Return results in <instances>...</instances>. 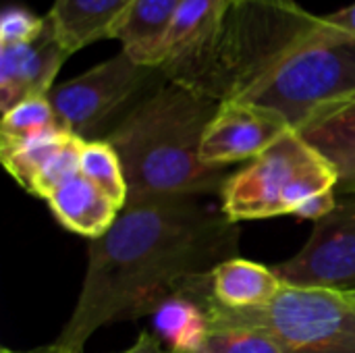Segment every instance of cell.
<instances>
[{
    "mask_svg": "<svg viewBox=\"0 0 355 353\" xmlns=\"http://www.w3.org/2000/svg\"><path fill=\"white\" fill-rule=\"evenodd\" d=\"M181 2L183 0H133L116 23L110 40H119L123 52L137 64L158 69L164 40Z\"/></svg>",
    "mask_w": 355,
    "mask_h": 353,
    "instance_id": "cell-15",
    "label": "cell"
},
{
    "mask_svg": "<svg viewBox=\"0 0 355 353\" xmlns=\"http://www.w3.org/2000/svg\"><path fill=\"white\" fill-rule=\"evenodd\" d=\"M272 266L231 258L210 273V300L225 310H256L268 306L283 289Z\"/></svg>",
    "mask_w": 355,
    "mask_h": 353,
    "instance_id": "cell-16",
    "label": "cell"
},
{
    "mask_svg": "<svg viewBox=\"0 0 355 353\" xmlns=\"http://www.w3.org/2000/svg\"><path fill=\"white\" fill-rule=\"evenodd\" d=\"M79 171L100 187L121 210L127 206L129 189L121 156L106 139L83 141L79 154Z\"/></svg>",
    "mask_w": 355,
    "mask_h": 353,
    "instance_id": "cell-18",
    "label": "cell"
},
{
    "mask_svg": "<svg viewBox=\"0 0 355 353\" xmlns=\"http://www.w3.org/2000/svg\"><path fill=\"white\" fill-rule=\"evenodd\" d=\"M114 353H168V352H166V347L162 345V341L158 339V335H156L154 331H144L131 347H127V350H123V352H114Z\"/></svg>",
    "mask_w": 355,
    "mask_h": 353,
    "instance_id": "cell-26",
    "label": "cell"
},
{
    "mask_svg": "<svg viewBox=\"0 0 355 353\" xmlns=\"http://www.w3.org/2000/svg\"><path fill=\"white\" fill-rule=\"evenodd\" d=\"M58 129H64L58 123V117L52 108L48 96L27 98L6 112H2L0 127V152L21 148L40 137H46Z\"/></svg>",
    "mask_w": 355,
    "mask_h": 353,
    "instance_id": "cell-17",
    "label": "cell"
},
{
    "mask_svg": "<svg viewBox=\"0 0 355 353\" xmlns=\"http://www.w3.org/2000/svg\"><path fill=\"white\" fill-rule=\"evenodd\" d=\"M322 21L339 31H345V33H352L355 35V2L341 8V10H335V12H329L322 17Z\"/></svg>",
    "mask_w": 355,
    "mask_h": 353,
    "instance_id": "cell-25",
    "label": "cell"
},
{
    "mask_svg": "<svg viewBox=\"0 0 355 353\" xmlns=\"http://www.w3.org/2000/svg\"><path fill=\"white\" fill-rule=\"evenodd\" d=\"M322 19L295 0H225L200 37L160 73L218 102L241 98Z\"/></svg>",
    "mask_w": 355,
    "mask_h": 353,
    "instance_id": "cell-3",
    "label": "cell"
},
{
    "mask_svg": "<svg viewBox=\"0 0 355 353\" xmlns=\"http://www.w3.org/2000/svg\"><path fill=\"white\" fill-rule=\"evenodd\" d=\"M210 322L258 327L270 333L285 353H355V306L345 293L285 285L256 310H225L206 295Z\"/></svg>",
    "mask_w": 355,
    "mask_h": 353,
    "instance_id": "cell-6",
    "label": "cell"
},
{
    "mask_svg": "<svg viewBox=\"0 0 355 353\" xmlns=\"http://www.w3.org/2000/svg\"><path fill=\"white\" fill-rule=\"evenodd\" d=\"M237 100L275 112L302 133L355 100V35L322 21Z\"/></svg>",
    "mask_w": 355,
    "mask_h": 353,
    "instance_id": "cell-4",
    "label": "cell"
},
{
    "mask_svg": "<svg viewBox=\"0 0 355 353\" xmlns=\"http://www.w3.org/2000/svg\"><path fill=\"white\" fill-rule=\"evenodd\" d=\"M220 104L162 75L102 137L121 156L129 189L127 204L220 196L231 175L229 166L206 164L200 156L206 127Z\"/></svg>",
    "mask_w": 355,
    "mask_h": 353,
    "instance_id": "cell-2",
    "label": "cell"
},
{
    "mask_svg": "<svg viewBox=\"0 0 355 353\" xmlns=\"http://www.w3.org/2000/svg\"><path fill=\"white\" fill-rule=\"evenodd\" d=\"M44 202L67 231L89 241L102 237L121 212V208L81 171L52 189Z\"/></svg>",
    "mask_w": 355,
    "mask_h": 353,
    "instance_id": "cell-13",
    "label": "cell"
},
{
    "mask_svg": "<svg viewBox=\"0 0 355 353\" xmlns=\"http://www.w3.org/2000/svg\"><path fill=\"white\" fill-rule=\"evenodd\" d=\"M337 200H339L337 189H329V191L316 193V196L308 198L291 216L302 218V221H314V223H318L320 218H324L337 206Z\"/></svg>",
    "mask_w": 355,
    "mask_h": 353,
    "instance_id": "cell-23",
    "label": "cell"
},
{
    "mask_svg": "<svg viewBox=\"0 0 355 353\" xmlns=\"http://www.w3.org/2000/svg\"><path fill=\"white\" fill-rule=\"evenodd\" d=\"M162 73L141 67L123 50L48 94L58 123L83 141L102 139L146 96Z\"/></svg>",
    "mask_w": 355,
    "mask_h": 353,
    "instance_id": "cell-7",
    "label": "cell"
},
{
    "mask_svg": "<svg viewBox=\"0 0 355 353\" xmlns=\"http://www.w3.org/2000/svg\"><path fill=\"white\" fill-rule=\"evenodd\" d=\"M200 353H285V350L258 327L210 322V335Z\"/></svg>",
    "mask_w": 355,
    "mask_h": 353,
    "instance_id": "cell-21",
    "label": "cell"
},
{
    "mask_svg": "<svg viewBox=\"0 0 355 353\" xmlns=\"http://www.w3.org/2000/svg\"><path fill=\"white\" fill-rule=\"evenodd\" d=\"M46 17H37L23 6H8L0 19V46L27 44L42 35Z\"/></svg>",
    "mask_w": 355,
    "mask_h": 353,
    "instance_id": "cell-22",
    "label": "cell"
},
{
    "mask_svg": "<svg viewBox=\"0 0 355 353\" xmlns=\"http://www.w3.org/2000/svg\"><path fill=\"white\" fill-rule=\"evenodd\" d=\"M206 198L127 204L112 227L89 241L81 291L56 343L83 353L98 329L152 316L166 298L237 258L239 225Z\"/></svg>",
    "mask_w": 355,
    "mask_h": 353,
    "instance_id": "cell-1",
    "label": "cell"
},
{
    "mask_svg": "<svg viewBox=\"0 0 355 353\" xmlns=\"http://www.w3.org/2000/svg\"><path fill=\"white\" fill-rule=\"evenodd\" d=\"M345 298H347V300H349V302L355 306V291L354 293H345Z\"/></svg>",
    "mask_w": 355,
    "mask_h": 353,
    "instance_id": "cell-28",
    "label": "cell"
},
{
    "mask_svg": "<svg viewBox=\"0 0 355 353\" xmlns=\"http://www.w3.org/2000/svg\"><path fill=\"white\" fill-rule=\"evenodd\" d=\"M223 2L225 0H183L179 4L177 15L171 23L168 35L164 40V46H162L158 71L164 64H168L173 58H177L185 48H189L200 37V33L218 12Z\"/></svg>",
    "mask_w": 355,
    "mask_h": 353,
    "instance_id": "cell-19",
    "label": "cell"
},
{
    "mask_svg": "<svg viewBox=\"0 0 355 353\" xmlns=\"http://www.w3.org/2000/svg\"><path fill=\"white\" fill-rule=\"evenodd\" d=\"M210 275L191 283L185 291L166 298L152 314V331L168 353H200L210 335L206 295Z\"/></svg>",
    "mask_w": 355,
    "mask_h": 353,
    "instance_id": "cell-12",
    "label": "cell"
},
{
    "mask_svg": "<svg viewBox=\"0 0 355 353\" xmlns=\"http://www.w3.org/2000/svg\"><path fill=\"white\" fill-rule=\"evenodd\" d=\"M81 146L83 139L58 129L21 148L0 152V158L8 175L25 191L46 200L52 189L79 171Z\"/></svg>",
    "mask_w": 355,
    "mask_h": 353,
    "instance_id": "cell-11",
    "label": "cell"
},
{
    "mask_svg": "<svg viewBox=\"0 0 355 353\" xmlns=\"http://www.w3.org/2000/svg\"><path fill=\"white\" fill-rule=\"evenodd\" d=\"M71 56L52 23L46 17V27L40 37L27 44L0 46V108L6 112L15 104L48 96L54 87L62 62Z\"/></svg>",
    "mask_w": 355,
    "mask_h": 353,
    "instance_id": "cell-10",
    "label": "cell"
},
{
    "mask_svg": "<svg viewBox=\"0 0 355 353\" xmlns=\"http://www.w3.org/2000/svg\"><path fill=\"white\" fill-rule=\"evenodd\" d=\"M329 189H337L335 169L300 131L289 129L231 173L218 198L223 212L241 223L293 214L308 198Z\"/></svg>",
    "mask_w": 355,
    "mask_h": 353,
    "instance_id": "cell-5",
    "label": "cell"
},
{
    "mask_svg": "<svg viewBox=\"0 0 355 353\" xmlns=\"http://www.w3.org/2000/svg\"><path fill=\"white\" fill-rule=\"evenodd\" d=\"M131 2L133 0H54L46 17L64 50L73 54L94 42L110 40Z\"/></svg>",
    "mask_w": 355,
    "mask_h": 353,
    "instance_id": "cell-14",
    "label": "cell"
},
{
    "mask_svg": "<svg viewBox=\"0 0 355 353\" xmlns=\"http://www.w3.org/2000/svg\"><path fill=\"white\" fill-rule=\"evenodd\" d=\"M302 135L331 162L337 173V193H355V131L310 127Z\"/></svg>",
    "mask_w": 355,
    "mask_h": 353,
    "instance_id": "cell-20",
    "label": "cell"
},
{
    "mask_svg": "<svg viewBox=\"0 0 355 353\" xmlns=\"http://www.w3.org/2000/svg\"><path fill=\"white\" fill-rule=\"evenodd\" d=\"M287 131L289 125L270 110L239 100L223 102L206 127L200 156L212 166L252 160Z\"/></svg>",
    "mask_w": 355,
    "mask_h": 353,
    "instance_id": "cell-9",
    "label": "cell"
},
{
    "mask_svg": "<svg viewBox=\"0 0 355 353\" xmlns=\"http://www.w3.org/2000/svg\"><path fill=\"white\" fill-rule=\"evenodd\" d=\"M310 127H322V129H339V131H355V100L347 102L339 110L331 112L329 117L316 121ZM308 127V129H310ZM306 131V129H304Z\"/></svg>",
    "mask_w": 355,
    "mask_h": 353,
    "instance_id": "cell-24",
    "label": "cell"
},
{
    "mask_svg": "<svg viewBox=\"0 0 355 353\" xmlns=\"http://www.w3.org/2000/svg\"><path fill=\"white\" fill-rule=\"evenodd\" d=\"M272 270L289 287L354 293L355 193L339 196L337 206L314 223L306 246Z\"/></svg>",
    "mask_w": 355,
    "mask_h": 353,
    "instance_id": "cell-8",
    "label": "cell"
},
{
    "mask_svg": "<svg viewBox=\"0 0 355 353\" xmlns=\"http://www.w3.org/2000/svg\"><path fill=\"white\" fill-rule=\"evenodd\" d=\"M2 353H73L69 352L67 347L58 345L56 341L50 343V345H44V347H37V350H29V352H12V350H2Z\"/></svg>",
    "mask_w": 355,
    "mask_h": 353,
    "instance_id": "cell-27",
    "label": "cell"
}]
</instances>
